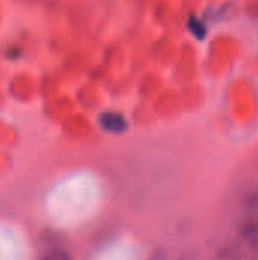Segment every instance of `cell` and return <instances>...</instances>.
<instances>
[{
    "instance_id": "6da1fadb",
    "label": "cell",
    "mask_w": 258,
    "mask_h": 260,
    "mask_svg": "<svg viewBox=\"0 0 258 260\" xmlns=\"http://www.w3.org/2000/svg\"><path fill=\"white\" fill-rule=\"evenodd\" d=\"M100 128L109 134H123L128 129V120L123 114L116 111H105L97 119Z\"/></svg>"
},
{
    "instance_id": "7a4b0ae2",
    "label": "cell",
    "mask_w": 258,
    "mask_h": 260,
    "mask_svg": "<svg viewBox=\"0 0 258 260\" xmlns=\"http://www.w3.org/2000/svg\"><path fill=\"white\" fill-rule=\"evenodd\" d=\"M258 236V215H251L239 227V239L248 242L249 239Z\"/></svg>"
},
{
    "instance_id": "3957f363",
    "label": "cell",
    "mask_w": 258,
    "mask_h": 260,
    "mask_svg": "<svg viewBox=\"0 0 258 260\" xmlns=\"http://www.w3.org/2000/svg\"><path fill=\"white\" fill-rule=\"evenodd\" d=\"M189 29H190V32H192L196 38H199V40L205 38V35H207V27H205V24H204L199 18H196V17H192V18L189 20Z\"/></svg>"
},
{
    "instance_id": "277c9868",
    "label": "cell",
    "mask_w": 258,
    "mask_h": 260,
    "mask_svg": "<svg viewBox=\"0 0 258 260\" xmlns=\"http://www.w3.org/2000/svg\"><path fill=\"white\" fill-rule=\"evenodd\" d=\"M243 207L249 215H258V190L251 192L245 201H243Z\"/></svg>"
},
{
    "instance_id": "5b68a950",
    "label": "cell",
    "mask_w": 258,
    "mask_h": 260,
    "mask_svg": "<svg viewBox=\"0 0 258 260\" xmlns=\"http://www.w3.org/2000/svg\"><path fill=\"white\" fill-rule=\"evenodd\" d=\"M219 259L220 260H242L240 256V248L237 247H224L219 251Z\"/></svg>"
},
{
    "instance_id": "8992f818",
    "label": "cell",
    "mask_w": 258,
    "mask_h": 260,
    "mask_svg": "<svg viewBox=\"0 0 258 260\" xmlns=\"http://www.w3.org/2000/svg\"><path fill=\"white\" fill-rule=\"evenodd\" d=\"M41 260H71V256L68 251L62 250V248H55V250L49 251Z\"/></svg>"
},
{
    "instance_id": "52a82bcc",
    "label": "cell",
    "mask_w": 258,
    "mask_h": 260,
    "mask_svg": "<svg viewBox=\"0 0 258 260\" xmlns=\"http://www.w3.org/2000/svg\"><path fill=\"white\" fill-rule=\"evenodd\" d=\"M246 244H248V248H249L255 256H258V236L252 238V239H249Z\"/></svg>"
}]
</instances>
